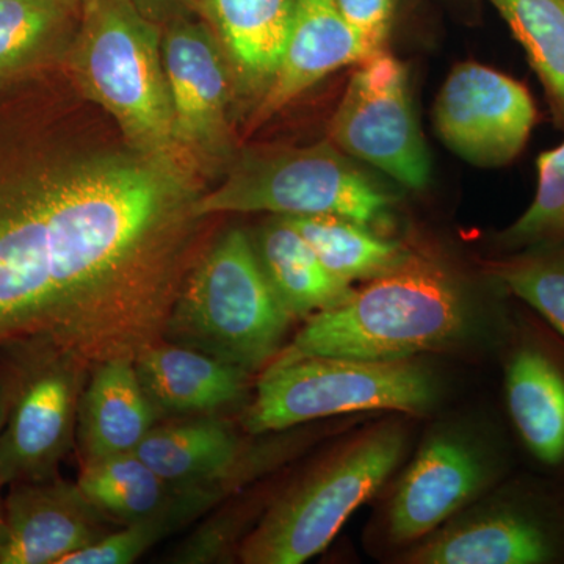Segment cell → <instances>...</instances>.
<instances>
[{
  "instance_id": "obj_15",
  "label": "cell",
  "mask_w": 564,
  "mask_h": 564,
  "mask_svg": "<svg viewBox=\"0 0 564 564\" xmlns=\"http://www.w3.org/2000/svg\"><path fill=\"white\" fill-rule=\"evenodd\" d=\"M552 333L527 329L514 344L505 366V400L527 452L564 474V337Z\"/></svg>"
},
{
  "instance_id": "obj_11",
  "label": "cell",
  "mask_w": 564,
  "mask_h": 564,
  "mask_svg": "<svg viewBox=\"0 0 564 564\" xmlns=\"http://www.w3.org/2000/svg\"><path fill=\"white\" fill-rule=\"evenodd\" d=\"M536 122L530 91L477 62L456 65L434 104V128L448 150L477 166L513 162Z\"/></svg>"
},
{
  "instance_id": "obj_21",
  "label": "cell",
  "mask_w": 564,
  "mask_h": 564,
  "mask_svg": "<svg viewBox=\"0 0 564 564\" xmlns=\"http://www.w3.org/2000/svg\"><path fill=\"white\" fill-rule=\"evenodd\" d=\"M217 39L245 87L269 90L291 33L295 0H206Z\"/></svg>"
},
{
  "instance_id": "obj_22",
  "label": "cell",
  "mask_w": 564,
  "mask_h": 564,
  "mask_svg": "<svg viewBox=\"0 0 564 564\" xmlns=\"http://www.w3.org/2000/svg\"><path fill=\"white\" fill-rule=\"evenodd\" d=\"M254 248L270 284L293 318L311 317L351 295V285L336 280L322 265L284 217L276 215L263 226Z\"/></svg>"
},
{
  "instance_id": "obj_23",
  "label": "cell",
  "mask_w": 564,
  "mask_h": 564,
  "mask_svg": "<svg viewBox=\"0 0 564 564\" xmlns=\"http://www.w3.org/2000/svg\"><path fill=\"white\" fill-rule=\"evenodd\" d=\"M284 218L302 234L322 265L348 285L391 272L410 254L399 243L381 239L367 231L366 226L347 218L333 215Z\"/></svg>"
},
{
  "instance_id": "obj_18",
  "label": "cell",
  "mask_w": 564,
  "mask_h": 564,
  "mask_svg": "<svg viewBox=\"0 0 564 564\" xmlns=\"http://www.w3.org/2000/svg\"><path fill=\"white\" fill-rule=\"evenodd\" d=\"M132 359H111L91 370L82 392L76 443L80 463L135 452L159 417Z\"/></svg>"
},
{
  "instance_id": "obj_14",
  "label": "cell",
  "mask_w": 564,
  "mask_h": 564,
  "mask_svg": "<svg viewBox=\"0 0 564 564\" xmlns=\"http://www.w3.org/2000/svg\"><path fill=\"white\" fill-rule=\"evenodd\" d=\"M497 470L464 437L434 434L410 464L388 510V532L411 543L436 532L452 516L485 491Z\"/></svg>"
},
{
  "instance_id": "obj_9",
  "label": "cell",
  "mask_w": 564,
  "mask_h": 564,
  "mask_svg": "<svg viewBox=\"0 0 564 564\" xmlns=\"http://www.w3.org/2000/svg\"><path fill=\"white\" fill-rule=\"evenodd\" d=\"M334 143L410 188L425 187L432 172L410 79L402 62L380 51L362 62L334 115Z\"/></svg>"
},
{
  "instance_id": "obj_24",
  "label": "cell",
  "mask_w": 564,
  "mask_h": 564,
  "mask_svg": "<svg viewBox=\"0 0 564 564\" xmlns=\"http://www.w3.org/2000/svg\"><path fill=\"white\" fill-rule=\"evenodd\" d=\"M522 44L564 129V0H489Z\"/></svg>"
},
{
  "instance_id": "obj_5",
  "label": "cell",
  "mask_w": 564,
  "mask_h": 564,
  "mask_svg": "<svg viewBox=\"0 0 564 564\" xmlns=\"http://www.w3.org/2000/svg\"><path fill=\"white\" fill-rule=\"evenodd\" d=\"M406 434L383 423L352 437L291 486L239 549L245 564H302L328 547L399 466Z\"/></svg>"
},
{
  "instance_id": "obj_16",
  "label": "cell",
  "mask_w": 564,
  "mask_h": 564,
  "mask_svg": "<svg viewBox=\"0 0 564 564\" xmlns=\"http://www.w3.org/2000/svg\"><path fill=\"white\" fill-rule=\"evenodd\" d=\"M372 57L340 14L336 0H295L280 68L254 113L269 120L334 70Z\"/></svg>"
},
{
  "instance_id": "obj_17",
  "label": "cell",
  "mask_w": 564,
  "mask_h": 564,
  "mask_svg": "<svg viewBox=\"0 0 564 564\" xmlns=\"http://www.w3.org/2000/svg\"><path fill=\"white\" fill-rule=\"evenodd\" d=\"M135 454L170 485L217 502L239 484L245 459L239 436L212 414L152 426Z\"/></svg>"
},
{
  "instance_id": "obj_10",
  "label": "cell",
  "mask_w": 564,
  "mask_h": 564,
  "mask_svg": "<svg viewBox=\"0 0 564 564\" xmlns=\"http://www.w3.org/2000/svg\"><path fill=\"white\" fill-rule=\"evenodd\" d=\"M502 499L430 534L415 564H549L564 562V499L521 485Z\"/></svg>"
},
{
  "instance_id": "obj_4",
  "label": "cell",
  "mask_w": 564,
  "mask_h": 564,
  "mask_svg": "<svg viewBox=\"0 0 564 564\" xmlns=\"http://www.w3.org/2000/svg\"><path fill=\"white\" fill-rule=\"evenodd\" d=\"M292 321L250 237L232 229L192 267L163 340L206 352L247 373L276 358Z\"/></svg>"
},
{
  "instance_id": "obj_12",
  "label": "cell",
  "mask_w": 564,
  "mask_h": 564,
  "mask_svg": "<svg viewBox=\"0 0 564 564\" xmlns=\"http://www.w3.org/2000/svg\"><path fill=\"white\" fill-rule=\"evenodd\" d=\"M162 57L181 147L196 166L225 154L232 68L220 40L199 22L180 20L162 36Z\"/></svg>"
},
{
  "instance_id": "obj_26",
  "label": "cell",
  "mask_w": 564,
  "mask_h": 564,
  "mask_svg": "<svg viewBox=\"0 0 564 564\" xmlns=\"http://www.w3.org/2000/svg\"><path fill=\"white\" fill-rule=\"evenodd\" d=\"M538 187L529 209L500 234L508 250L564 242V141L536 159Z\"/></svg>"
},
{
  "instance_id": "obj_3",
  "label": "cell",
  "mask_w": 564,
  "mask_h": 564,
  "mask_svg": "<svg viewBox=\"0 0 564 564\" xmlns=\"http://www.w3.org/2000/svg\"><path fill=\"white\" fill-rule=\"evenodd\" d=\"M69 68L85 96L117 120L131 150L195 174L174 129L161 32L135 0H88Z\"/></svg>"
},
{
  "instance_id": "obj_27",
  "label": "cell",
  "mask_w": 564,
  "mask_h": 564,
  "mask_svg": "<svg viewBox=\"0 0 564 564\" xmlns=\"http://www.w3.org/2000/svg\"><path fill=\"white\" fill-rule=\"evenodd\" d=\"M177 530L166 519L133 522L113 529L90 547L69 555L62 564H131L147 554L152 545Z\"/></svg>"
},
{
  "instance_id": "obj_2",
  "label": "cell",
  "mask_w": 564,
  "mask_h": 564,
  "mask_svg": "<svg viewBox=\"0 0 564 564\" xmlns=\"http://www.w3.org/2000/svg\"><path fill=\"white\" fill-rule=\"evenodd\" d=\"M473 321L469 300L452 273L426 256L408 254L343 303L311 315L273 361L306 356L402 361L462 343Z\"/></svg>"
},
{
  "instance_id": "obj_25",
  "label": "cell",
  "mask_w": 564,
  "mask_h": 564,
  "mask_svg": "<svg viewBox=\"0 0 564 564\" xmlns=\"http://www.w3.org/2000/svg\"><path fill=\"white\" fill-rule=\"evenodd\" d=\"M73 13V0H0V84L50 54Z\"/></svg>"
},
{
  "instance_id": "obj_30",
  "label": "cell",
  "mask_w": 564,
  "mask_h": 564,
  "mask_svg": "<svg viewBox=\"0 0 564 564\" xmlns=\"http://www.w3.org/2000/svg\"><path fill=\"white\" fill-rule=\"evenodd\" d=\"M169 2H191V0H169Z\"/></svg>"
},
{
  "instance_id": "obj_20",
  "label": "cell",
  "mask_w": 564,
  "mask_h": 564,
  "mask_svg": "<svg viewBox=\"0 0 564 564\" xmlns=\"http://www.w3.org/2000/svg\"><path fill=\"white\" fill-rule=\"evenodd\" d=\"M135 369L159 414H212L243 395V370L169 340L141 351Z\"/></svg>"
},
{
  "instance_id": "obj_8",
  "label": "cell",
  "mask_w": 564,
  "mask_h": 564,
  "mask_svg": "<svg viewBox=\"0 0 564 564\" xmlns=\"http://www.w3.org/2000/svg\"><path fill=\"white\" fill-rule=\"evenodd\" d=\"M90 373L46 340L24 337L0 345L3 486L57 477L76 443L80 397Z\"/></svg>"
},
{
  "instance_id": "obj_19",
  "label": "cell",
  "mask_w": 564,
  "mask_h": 564,
  "mask_svg": "<svg viewBox=\"0 0 564 564\" xmlns=\"http://www.w3.org/2000/svg\"><path fill=\"white\" fill-rule=\"evenodd\" d=\"M77 485L117 527L166 519L180 529L217 503L207 494L170 485L135 452L82 464Z\"/></svg>"
},
{
  "instance_id": "obj_6",
  "label": "cell",
  "mask_w": 564,
  "mask_h": 564,
  "mask_svg": "<svg viewBox=\"0 0 564 564\" xmlns=\"http://www.w3.org/2000/svg\"><path fill=\"white\" fill-rule=\"evenodd\" d=\"M392 204L372 177L333 144L250 152L214 191L196 199L195 214L269 212L278 217L333 215L359 225L381 220Z\"/></svg>"
},
{
  "instance_id": "obj_13",
  "label": "cell",
  "mask_w": 564,
  "mask_h": 564,
  "mask_svg": "<svg viewBox=\"0 0 564 564\" xmlns=\"http://www.w3.org/2000/svg\"><path fill=\"white\" fill-rule=\"evenodd\" d=\"M113 529L77 481L57 475L11 485L3 500L0 564H62Z\"/></svg>"
},
{
  "instance_id": "obj_1",
  "label": "cell",
  "mask_w": 564,
  "mask_h": 564,
  "mask_svg": "<svg viewBox=\"0 0 564 564\" xmlns=\"http://www.w3.org/2000/svg\"><path fill=\"white\" fill-rule=\"evenodd\" d=\"M192 180L0 122V345L35 337L93 370L161 343L198 261Z\"/></svg>"
},
{
  "instance_id": "obj_29",
  "label": "cell",
  "mask_w": 564,
  "mask_h": 564,
  "mask_svg": "<svg viewBox=\"0 0 564 564\" xmlns=\"http://www.w3.org/2000/svg\"><path fill=\"white\" fill-rule=\"evenodd\" d=\"M3 419H6V403H3L2 388H0V432H2ZM2 481H0V489H2ZM3 532V500L0 497V538Z\"/></svg>"
},
{
  "instance_id": "obj_7",
  "label": "cell",
  "mask_w": 564,
  "mask_h": 564,
  "mask_svg": "<svg viewBox=\"0 0 564 564\" xmlns=\"http://www.w3.org/2000/svg\"><path fill=\"white\" fill-rule=\"evenodd\" d=\"M434 399L432 373L411 359L306 356L267 366L243 425L248 433L262 434L358 411L415 414L429 410Z\"/></svg>"
},
{
  "instance_id": "obj_28",
  "label": "cell",
  "mask_w": 564,
  "mask_h": 564,
  "mask_svg": "<svg viewBox=\"0 0 564 564\" xmlns=\"http://www.w3.org/2000/svg\"><path fill=\"white\" fill-rule=\"evenodd\" d=\"M400 0H336L340 14L370 55L383 51Z\"/></svg>"
}]
</instances>
